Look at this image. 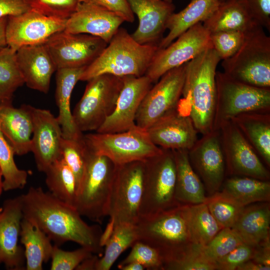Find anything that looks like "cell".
I'll use <instances>...</instances> for the list:
<instances>
[{
  "label": "cell",
  "instance_id": "obj_1",
  "mask_svg": "<svg viewBox=\"0 0 270 270\" xmlns=\"http://www.w3.org/2000/svg\"><path fill=\"white\" fill-rule=\"evenodd\" d=\"M20 197L23 218L37 226L54 244L73 242L92 253L102 252L101 228L86 224L74 206L40 187L31 186Z\"/></svg>",
  "mask_w": 270,
  "mask_h": 270
},
{
  "label": "cell",
  "instance_id": "obj_2",
  "mask_svg": "<svg viewBox=\"0 0 270 270\" xmlns=\"http://www.w3.org/2000/svg\"><path fill=\"white\" fill-rule=\"evenodd\" d=\"M220 59L214 50H206L186 63L183 98L178 109L188 116L202 135L212 130L216 100V75Z\"/></svg>",
  "mask_w": 270,
  "mask_h": 270
},
{
  "label": "cell",
  "instance_id": "obj_3",
  "mask_svg": "<svg viewBox=\"0 0 270 270\" xmlns=\"http://www.w3.org/2000/svg\"><path fill=\"white\" fill-rule=\"evenodd\" d=\"M135 226L138 240L156 250L164 264L195 245L189 226L188 204L140 217Z\"/></svg>",
  "mask_w": 270,
  "mask_h": 270
},
{
  "label": "cell",
  "instance_id": "obj_4",
  "mask_svg": "<svg viewBox=\"0 0 270 270\" xmlns=\"http://www.w3.org/2000/svg\"><path fill=\"white\" fill-rule=\"evenodd\" d=\"M158 49V45L138 42L126 30L120 28L100 54L86 68L80 80L88 81L103 74L120 78L144 76Z\"/></svg>",
  "mask_w": 270,
  "mask_h": 270
},
{
  "label": "cell",
  "instance_id": "obj_5",
  "mask_svg": "<svg viewBox=\"0 0 270 270\" xmlns=\"http://www.w3.org/2000/svg\"><path fill=\"white\" fill-rule=\"evenodd\" d=\"M224 72L244 84L270 88V37L263 28L256 26L246 32L238 51L222 60Z\"/></svg>",
  "mask_w": 270,
  "mask_h": 270
},
{
  "label": "cell",
  "instance_id": "obj_6",
  "mask_svg": "<svg viewBox=\"0 0 270 270\" xmlns=\"http://www.w3.org/2000/svg\"><path fill=\"white\" fill-rule=\"evenodd\" d=\"M116 165L88 150L84 172L78 186L74 208L82 216L101 222L108 216Z\"/></svg>",
  "mask_w": 270,
  "mask_h": 270
},
{
  "label": "cell",
  "instance_id": "obj_7",
  "mask_svg": "<svg viewBox=\"0 0 270 270\" xmlns=\"http://www.w3.org/2000/svg\"><path fill=\"white\" fill-rule=\"evenodd\" d=\"M216 100L212 130H219L236 116L248 112H270V88L240 82L216 71Z\"/></svg>",
  "mask_w": 270,
  "mask_h": 270
},
{
  "label": "cell",
  "instance_id": "obj_8",
  "mask_svg": "<svg viewBox=\"0 0 270 270\" xmlns=\"http://www.w3.org/2000/svg\"><path fill=\"white\" fill-rule=\"evenodd\" d=\"M83 138L90 152L106 156L116 166L145 161L163 151L152 142L146 130L137 126L119 132L88 133Z\"/></svg>",
  "mask_w": 270,
  "mask_h": 270
},
{
  "label": "cell",
  "instance_id": "obj_9",
  "mask_svg": "<svg viewBox=\"0 0 270 270\" xmlns=\"http://www.w3.org/2000/svg\"><path fill=\"white\" fill-rule=\"evenodd\" d=\"M84 92L72 112L83 132L96 131L114 112L122 86V78L103 74L88 80Z\"/></svg>",
  "mask_w": 270,
  "mask_h": 270
},
{
  "label": "cell",
  "instance_id": "obj_10",
  "mask_svg": "<svg viewBox=\"0 0 270 270\" xmlns=\"http://www.w3.org/2000/svg\"><path fill=\"white\" fill-rule=\"evenodd\" d=\"M144 192L140 217L152 215L180 205L175 197L176 169L172 150L144 161Z\"/></svg>",
  "mask_w": 270,
  "mask_h": 270
},
{
  "label": "cell",
  "instance_id": "obj_11",
  "mask_svg": "<svg viewBox=\"0 0 270 270\" xmlns=\"http://www.w3.org/2000/svg\"><path fill=\"white\" fill-rule=\"evenodd\" d=\"M144 161L116 165L108 216L114 225L136 224L144 192Z\"/></svg>",
  "mask_w": 270,
  "mask_h": 270
},
{
  "label": "cell",
  "instance_id": "obj_12",
  "mask_svg": "<svg viewBox=\"0 0 270 270\" xmlns=\"http://www.w3.org/2000/svg\"><path fill=\"white\" fill-rule=\"evenodd\" d=\"M176 40L156 52L145 74L152 83H156L168 71L188 62L212 48L210 32L202 22L191 27Z\"/></svg>",
  "mask_w": 270,
  "mask_h": 270
},
{
  "label": "cell",
  "instance_id": "obj_13",
  "mask_svg": "<svg viewBox=\"0 0 270 270\" xmlns=\"http://www.w3.org/2000/svg\"><path fill=\"white\" fill-rule=\"evenodd\" d=\"M186 63L166 72L150 89L136 113L137 126L147 130L178 108L182 95Z\"/></svg>",
  "mask_w": 270,
  "mask_h": 270
},
{
  "label": "cell",
  "instance_id": "obj_14",
  "mask_svg": "<svg viewBox=\"0 0 270 270\" xmlns=\"http://www.w3.org/2000/svg\"><path fill=\"white\" fill-rule=\"evenodd\" d=\"M219 131L226 176L270 180L269 170L232 121L224 124Z\"/></svg>",
  "mask_w": 270,
  "mask_h": 270
},
{
  "label": "cell",
  "instance_id": "obj_15",
  "mask_svg": "<svg viewBox=\"0 0 270 270\" xmlns=\"http://www.w3.org/2000/svg\"><path fill=\"white\" fill-rule=\"evenodd\" d=\"M107 44L95 36L69 33L64 30L54 34L44 43L57 69L87 66Z\"/></svg>",
  "mask_w": 270,
  "mask_h": 270
},
{
  "label": "cell",
  "instance_id": "obj_16",
  "mask_svg": "<svg viewBox=\"0 0 270 270\" xmlns=\"http://www.w3.org/2000/svg\"><path fill=\"white\" fill-rule=\"evenodd\" d=\"M190 164L210 195L220 191L226 169L219 130L202 135L188 150Z\"/></svg>",
  "mask_w": 270,
  "mask_h": 270
},
{
  "label": "cell",
  "instance_id": "obj_17",
  "mask_svg": "<svg viewBox=\"0 0 270 270\" xmlns=\"http://www.w3.org/2000/svg\"><path fill=\"white\" fill-rule=\"evenodd\" d=\"M66 20L32 10L8 16L5 31L6 44L16 50L24 46L44 44L54 34L64 30Z\"/></svg>",
  "mask_w": 270,
  "mask_h": 270
},
{
  "label": "cell",
  "instance_id": "obj_18",
  "mask_svg": "<svg viewBox=\"0 0 270 270\" xmlns=\"http://www.w3.org/2000/svg\"><path fill=\"white\" fill-rule=\"evenodd\" d=\"M123 84L115 108L96 131L100 133H115L126 131L136 125L135 119L146 94L152 86L146 75L122 77Z\"/></svg>",
  "mask_w": 270,
  "mask_h": 270
},
{
  "label": "cell",
  "instance_id": "obj_19",
  "mask_svg": "<svg viewBox=\"0 0 270 270\" xmlns=\"http://www.w3.org/2000/svg\"><path fill=\"white\" fill-rule=\"evenodd\" d=\"M32 121L31 150L36 168L44 172L55 160L62 158V131L56 117L50 110L30 105Z\"/></svg>",
  "mask_w": 270,
  "mask_h": 270
},
{
  "label": "cell",
  "instance_id": "obj_20",
  "mask_svg": "<svg viewBox=\"0 0 270 270\" xmlns=\"http://www.w3.org/2000/svg\"><path fill=\"white\" fill-rule=\"evenodd\" d=\"M23 214L20 196L5 200L0 208V264L26 270L24 249L18 244Z\"/></svg>",
  "mask_w": 270,
  "mask_h": 270
},
{
  "label": "cell",
  "instance_id": "obj_21",
  "mask_svg": "<svg viewBox=\"0 0 270 270\" xmlns=\"http://www.w3.org/2000/svg\"><path fill=\"white\" fill-rule=\"evenodd\" d=\"M124 20L91 0H84L67 20L64 30L98 37L108 44Z\"/></svg>",
  "mask_w": 270,
  "mask_h": 270
},
{
  "label": "cell",
  "instance_id": "obj_22",
  "mask_svg": "<svg viewBox=\"0 0 270 270\" xmlns=\"http://www.w3.org/2000/svg\"><path fill=\"white\" fill-rule=\"evenodd\" d=\"M146 130L152 142L163 150H189L198 140V132L192 119L178 108L163 116Z\"/></svg>",
  "mask_w": 270,
  "mask_h": 270
},
{
  "label": "cell",
  "instance_id": "obj_23",
  "mask_svg": "<svg viewBox=\"0 0 270 270\" xmlns=\"http://www.w3.org/2000/svg\"><path fill=\"white\" fill-rule=\"evenodd\" d=\"M138 24L132 36L143 44L158 45L170 16L174 12L172 2L164 0H127Z\"/></svg>",
  "mask_w": 270,
  "mask_h": 270
},
{
  "label": "cell",
  "instance_id": "obj_24",
  "mask_svg": "<svg viewBox=\"0 0 270 270\" xmlns=\"http://www.w3.org/2000/svg\"><path fill=\"white\" fill-rule=\"evenodd\" d=\"M16 58L24 84L47 94L57 68L44 44L22 46L16 50Z\"/></svg>",
  "mask_w": 270,
  "mask_h": 270
},
{
  "label": "cell",
  "instance_id": "obj_25",
  "mask_svg": "<svg viewBox=\"0 0 270 270\" xmlns=\"http://www.w3.org/2000/svg\"><path fill=\"white\" fill-rule=\"evenodd\" d=\"M0 131L15 154L23 156L30 152L32 121L30 105L16 108L12 104H0Z\"/></svg>",
  "mask_w": 270,
  "mask_h": 270
},
{
  "label": "cell",
  "instance_id": "obj_26",
  "mask_svg": "<svg viewBox=\"0 0 270 270\" xmlns=\"http://www.w3.org/2000/svg\"><path fill=\"white\" fill-rule=\"evenodd\" d=\"M86 67L60 68L56 70L55 99L58 109L56 118L64 138L79 140L84 136L74 123L70 110V98L72 90Z\"/></svg>",
  "mask_w": 270,
  "mask_h": 270
},
{
  "label": "cell",
  "instance_id": "obj_27",
  "mask_svg": "<svg viewBox=\"0 0 270 270\" xmlns=\"http://www.w3.org/2000/svg\"><path fill=\"white\" fill-rule=\"evenodd\" d=\"M248 206L231 228L244 243L254 246L270 238V203L259 202Z\"/></svg>",
  "mask_w": 270,
  "mask_h": 270
},
{
  "label": "cell",
  "instance_id": "obj_28",
  "mask_svg": "<svg viewBox=\"0 0 270 270\" xmlns=\"http://www.w3.org/2000/svg\"><path fill=\"white\" fill-rule=\"evenodd\" d=\"M220 0H191L188 6L169 18L168 34L158 44V49L166 48L178 36L198 23L208 19L219 6Z\"/></svg>",
  "mask_w": 270,
  "mask_h": 270
},
{
  "label": "cell",
  "instance_id": "obj_29",
  "mask_svg": "<svg viewBox=\"0 0 270 270\" xmlns=\"http://www.w3.org/2000/svg\"><path fill=\"white\" fill-rule=\"evenodd\" d=\"M266 164L270 166V112H248L231 120Z\"/></svg>",
  "mask_w": 270,
  "mask_h": 270
},
{
  "label": "cell",
  "instance_id": "obj_30",
  "mask_svg": "<svg viewBox=\"0 0 270 270\" xmlns=\"http://www.w3.org/2000/svg\"><path fill=\"white\" fill-rule=\"evenodd\" d=\"M176 169L175 197L179 204H196L204 202L207 197L200 179L192 168L188 150H172Z\"/></svg>",
  "mask_w": 270,
  "mask_h": 270
},
{
  "label": "cell",
  "instance_id": "obj_31",
  "mask_svg": "<svg viewBox=\"0 0 270 270\" xmlns=\"http://www.w3.org/2000/svg\"><path fill=\"white\" fill-rule=\"evenodd\" d=\"M20 240L24 246L26 270H42L51 258L54 245L48 236L37 226L23 218Z\"/></svg>",
  "mask_w": 270,
  "mask_h": 270
},
{
  "label": "cell",
  "instance_id": "obj_32",
  "mask_svg": "<svg viewBox=\"0 0 270 270\" xmlns=\"http://www.w3.org/2000/svg\"><path fill=\"white\" fill-rule=\"evenodd\" d=\"M202 24L210 33L223 30L246 32L257 26L241 0L221 2L216 10Z\"/></svg>",
  "mask_w": 270,
  "mask_h": 270
},
{
  "label": "cell",
  "instance_id": "obj_33",
  "mask_svg": "<svg viewBox=\"0 0 270 270\" xmlns=\"http://www.w3.org/2000/svg\"><path fill=\"white\" fill-rule=\"evenodd\" d=\"M222 192L244 206L270 202V182L246 176H230L222 184Z\"/></svg>",
  "mask_w": 270,
  "mask_h": 270
},
{
  "label": "cell",
  "instance_id": "obj_34",
  "mask_svg": "<svg viewBox=\"0 0 270 270\" xmlns=\"http://www.w3.org/2000/svg\"><path fill=\"white\" fill-rule=\"evenodd\" d=\"M46 184L53 196L74 207L77 192L76 178L62 158L52 162L44 172Z\"/></svg>",
  "mask_w": 270,
  "mask_h": 270
},
{
  "label": "cell",
  "instance_id": "obj_35",
  "mask_svg": "<svg viewBox=\"0 0 270 270\" xmlns=\"http://www.w3.org/2000/svg\"><path fill=\"white\" fill-rule=\"evenodd\" d=\"M24 84L16 50L6 46L0 50V104H12L14 93Z\"/></svg>",
  "mask_w": 270,
  "mask_h": 270
},
{
  "label": "cell",
  "instance_id": "obj_36",
  "mask_svg": "<svg viewBox=\"0 0 270 270\" xmlns=\"http://www.w3.org/2000/svg\"><path fill=\"white\" fill-rule=\"evenodd\" d=\"M138 240L135 224H116L113 233L105 246L103 256L98 258L96 270H108L119 256Z\"/></svg>",
  "mask_w": 270,
  "mask_h": 270
},
{
  "label": "cell",
  "instance_id": "obj_37",
  "mask_svg": "<svg viewBox=\"0 0 270 270\" xmlns=\"http://www.w3.org/2000/svg\"><path fill=\"white\" fill-rule=\"evenodd\" d=\"M188 210L190 228L195 244H207L222 228L204 202L188 204Z\"/></svg>",
  "mask_w": 270,
  "mask_h": 270
},
{
  "label": "cell",
  "instance_id": "obj_38",
  "mask_svg": "<svg viewBox=\"0 0 270 270\" xmlns=\"http://www.w3.org/2000/svg\"><path fill=\"white\" fill-rule=\"evenodd\" d=\"M14 155L12 147L0 131V168L4 191L22 188L27 184L28 174L17 166Z\"/></svg>",
  "mask_w": 270,
  "mask_h": 270
},
{
  "label": "cell",
  "instance_id": "obj_39",
  "mask_svg": "<svg viewBox=\"0 0 270 270\" xmlns=\"http://www.w3.org/2000/svg\"><path fill=\"white\" fill-rule=\"evenodd\" d=\"M204 203L222 228H232L245 207L219 191L207 197Z\"/></svg>",
  "mask_w": 270,
  "mask_h": 270
},
{
  "label": "cell",
  "instance_id": "obj_40",
  "mask_svg": "<svg viewBox=\"0 0 270 270\" xmlns=\"http://www.w3.org/2000/svg\"><path fill=\"white\" fill-rule=\"evenodd\" d=\"M244 243L231 228H222L207 244L199 246V250L208 260L215 263Z\"/></svg>",
  "mask_w": 270,
  "mask_h": 270
},
{
  "label": "cell",
  "instance_id": "obj_41",
  "mask_svg": "<svg viewBox=\"0 0 270 270\" xmlns=\"http://www.w3.org/2000/svg\"><path fill=\"white\" fill-rule=\"evenodd\" d=\"M88 152L83 137L79 140L63 138L61 144L62 157L76 178L77 190L84 172Z\"/></svg>",
  "mask_w": 270,
  "mask_h": 270
},
{
  "label": "cell",
  "instance_id": "obj_42",
  "mask_svg": "<svg viewBox=\"0 0 270 270\" xmlns=\"http://www.w3.org/2000/svg\"><path fill=\"white\" fill-rule=\"evenodd\" d=\"M163 270H214L216 265L204 258L198 245H194L177 258L164 264Z\"/></svg>",
  "mask_w": 270,
  "mask_h": 270
},
{
  "label": "cell",
  "instance_id": "obj_43",
  "mask_svg": "<svg viewBox=\"0 0 270 270\" xmlns=\"http://www.w3.org/2000/svg\"><path fill=\"white\" fill-rule=\"evenodd\" d=\"M246 32L238 30H223L210 33L212 48L220 60L233 56L242 46Z\"/></svg>",
  "mask_w": 270,
  "mask_h": 270
},
{
  "label": "cell",
  "instance_id": "obj_44",
  "mask_svg": "<svg viewBox=\"0 0 270 270\" xmlns=\"http://www.w3.org/2000/svg\"><path fill=\"white\" fill-rule=\"evenodd\" d=\"M84 0H28L31 9L48 16L68 20Z\"/></svg>",
  "mask_w": 270,
  "mask_h": 270
},
{
  "label": "cell",
  "instance_id": "obj_45",
  "mask_svg": "<svg viewBox=\"0 0 270 270\" xmlns=\"http://www.w3.org/2000/svg\"><path fill=\"white\" fill-rule=\"evenodd\" d=\"M132 248L130 253L120 265L137 262L144 266L145 269L163 270V260L156 250L138 240L134 244Z\"/></svg>",
  "mask_w": 270,
  "mask_h": 270
},
{
  "label": "cell",
  "instance_id": "obj_46",
  "mask_svg": "<svg viewBox=\"0 0 270 270\" xmlns=\"http://www.w3.org/2000/svg\"><path fill=\"white\" fill-rule=\"evenodd\" d=\"M88 249L81 246L72 251L64 250L54 244L50 259L51 270H73L86 258L92 255Z\"/></svg>",
  "mask_w": 270,
  "mask_h": 270
},
{
  "label": "cell",
  "instance_id": "obj_47",
  "mask_svg": "<svg viewBox=\"0 0 270 270\" xmlns=\"http://www.w3.org/2000/svg\"><path fill=\"white\" fill-rule=\"evenodd\" d=\"M255 246L242 243L216 262L217 270H234L252 258Z\"/></svg>",
  "mask_w": 270,
  "mask_h": 270
},
{
  "label": "cell",
  "instance_id": "obj_48",
  "mask_svg": "<svg viewBox=\"0 0 270 270\" xmlns=\"http://www.w3.org/2000/svg\"><path fill=\"white\" fill-rule=\"evenodd\" d=\"M256 24L270 30V0H241Z\"/></svg>",
  "mask_w": 270,
  "mask_h": 270
},
{
  "label": "cell",
  "instance_id": "obj_49",
  "mask_svg": "<svg viewBox=\"0 0 270 270\" xmlns=\"http://www.w3.org/2000/svg\"><path fill=\"white\" fill-rule=\"evenodd\" d=\"M122 18L124 22H132L134 14L127 0H91Z\"/></svg>",
  "mask_w": 270,
  "mask_h": 270
},
{
  "label": "cell",
  "instance_id": "obj_50",
  "mask_svg": "<svg viewBox=\"0 0 270 270\" xmlns=\"http://www.w3.org/2000/svg\"><path fill=\"white\" fill-rule=\"evenodd\" d=\"M32 10L28 0H0V19Z\"/></svg>",
  "mask_w": 270,
  "mask_h": 270
},
{
  "label": "cell",
  "instance_id": "obj_51",
  "mask_svg": "<svg viewBox=\"0 0 270 270\" xmlns=\"http://www.w3.org/2000/svg\"><path fill=\"white\" fill-rule=\"evenodd\" d=\"M252 260L266 266L270 267V238L255 246Z\"/></svg>",
  "mask_w": 270,
  "mask_h": 270
},
{
  "label": "cell",
  "instance_id": "obj_52",
  "mask_svg": "<svg viewBox=\"0 0 270 270\" xmlns=\"http://www.w3.org/2000/svg\"><path fill=\"white\" fill-rule=\"evenodd\" d=\"M98 258L92 255L84 260L76 268L77 270H96Z\"/></svg>",
  "mask_w": 270,
  "mask_h": 270
},
{
  "label": "cell",
  "instance_id": "obj_53",
  "mask_svg": "<svg viewBox=\"0 0 270 270\" xmlns=\"http://www.w3.org/2000/svg\"><path fill=\"white\" fill-rule=\"evenodd\" d=\"M114 226L115 225L114 220L110 218V222L107 224L105 230L103 232H102L100 236V245L102 248L105 246L106 243L110 238L113 233Z\"/></svg>",
  "mask_w": 270,
  "mask_h": 270
},
{
  "label": "cell",
  "instance_id": "obj_54",
  "mask_svg": "<svg viewBox=\"0 0 270 270\" xmlns=\"http://www.w3.org/2000/svg\"><path fill=\"white\" fill-rule=\"evenodd\" d=\"M237 270H270V267L266 266L252 260H248L238 266Z\"/></svg>",
  "mask_w": 270,
  "mask_h": 270
},
{
  "label": "cell",
  "instance_id": "obj_55",
  "mask_svg": "<svg viewBox=\"0 0 270 270\" xmlns=\"http://www.w3.org/2000/svg\"><path fill=\"white\" fill-rule=\"evenodd\" d=\"M8 17L0 19V50L7 46L6 39V26Z\"/></svg>",
  "mask_w": 270,
  "mask_h": 270
},
{
  "label": "cell",
  "instance_id": "obj_56",
  "mask_svg": "<svg viewBox=\"0 0 270 270\" xmlns=\"http://www.w3.org/2000/svg\"><path fill=\"white\" fill-rule=\"evenodd\" d=\"M118 268L121 270H144L145 269L144 266L137 262H132L124 265L118 264Z\"/></svg>",
  "mask_w": 270,
  "mask_h": 270
},
{
  "label": "cell",
  "instance_id": "obj_57",
  "mask_svg": "<svg viewBox=\"0 0 270 270\" xmlns=\"http://www.w3.org/2000/svg\"><path fill=\"white\" fill-rule=\"evenodd\" d=\"M4 190V186H3V177L0 168V196Z\"/></svg>",
  "mask_w": 270,
  "mask_h": 270
},
{
  "label": "cell",
  "instance_id": "obj_58",
  "mask_svg": "<svg viewBox=\"0 0 270 270\" xmlns=\"http://www.w3.org/2000/svg\"><path fill=\"white\" fill-rule=\"evenodd\" d=\"M164 0L166 1V2H172V0Z\"/></svg>",
  "mask_w": 270,
  "mask_h": 270
},
{
  "label": "cell",
  "instance_id": "obj_59",
  "mask_svg": "<svg viewBox=\"0 0 270 270\" xmlns=\"http://www.w3.org/2000/svg\"><path fill=\"white\" fill-rule=\"evenodd\" d=\"M224 0H220V2H224Z\"/></svg>",
  "mask_w": 270,
  "mask_h": 270
}]
</instances>
